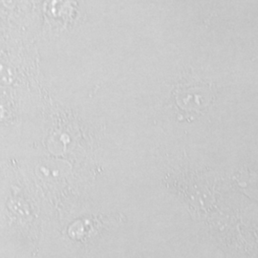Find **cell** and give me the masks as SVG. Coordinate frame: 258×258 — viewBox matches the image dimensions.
I'll list each match as a JSON object with an SVG mask.
<instances>
[{"label": "cell", "instance_id": "6da1fadb", "mask_svg": "<svg viewBox=\"0 0 258 258\" xmlns=\"http://www.w3.org/2000/svg\"><path fill=\"white\" fill-rule=\"evenodd\" d=\"M181 93L178 98V104L188 115L194 117L204 114L212 102V92L205 85L194 86Z\"/></svg>", "mask_w": 258, "mask_h": 258}]
</instances>
